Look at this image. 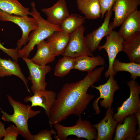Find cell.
I'll use <instances>...</instances> for the list:
<instances>
[{
	"label": "cell",
	"mask_w": 140,
	"mask_h": 140,
	"mask_svg": "<svg viewBox=\"0 0 140 140\" xmlns=\"http://www.w3.org/2000/svg\"><path fill=\"white\" fill-rule=\"evenodd\" d=\"M104 69V66L97 68L82 79L64 85L51 110L48 117L50 126L60 123L70 115L81 116L95 96L87 93L88 89L99 80Z\"/></svg>",
	"instance_id": "obj_1"
},
{
	"label": "cell",
	"mask_w": 140,
	"mask_h": 140,
	"mask_svg": "<svg viewBox=\"0 0 140 140\" xmlns=\"http://www.w3.org/2000/svg\"><path fill=\"white\" fill-rule=\"evenodd\" d=\"M10 104L12 107L14 113L10 115L1 110L2 119L4 121L11 122L17 128L19 134L27 140H31L32 135L29 129L28 120L34 117L41 113L39 110H32L29 105H25L15 101L10 95H7Z\"/></svg>",
	"instance_id": "obj_2"
},
{
	"label": "cell",
	"mask_w": 140,
	"mask_h": 140,
	"mask_svg": "<svg viewBox=\"0 0 140 140\" xmlns=\"http://www.w3.org/2000/svg\"><path fill=\"white\" fill-rule=\"evenodd\" d=\"M31 6V15L37 20L38 27L30 33L28 43L22 49L18 50L19 58L22 57L28 58L37 44L47 39L55 31L63 30L60 26L52 24L43 18L36 8L34 2H32Z\"/></svg>",
	"instance_id": "obj_3"
},
{
	"label": "cell",
	"mask_w": 140,
	"mask_h": 140,
	"mask_svg": "<svg viewBox=\"0 0 140 140\" xmlns=\"http://www.w3.org/2000/svg\"><path fill=\"white\" fill-rule=\"evenodd\" d=\"M53 125L57 134L54 136L55 140H66L67 137L71 135L88 140H95L97 136V132L96 129L90 121L85 120H82L81 116H79L74 126H65L60 123H56Z\"/></svg>",
	"instance_id": "obj_4"
},
{
	"label": "cell",
	"mask_w": 140,
	"mask_h": 140,
	"mask_svg": "<svg viewBox=\"0 0 140 140\" xmlns=\"http://www.w3.org/2000/svg\"><path fill=\"white\" fill-rule=\"evenodd\" d=\"M127 84L130 89L129 96L117 108V112L114 114V118L118 123H122L125 117L140 111L139 84L137 81L132 79Z\"/></svg>",
	"instance_id": "obj_5"
},
{
	"label": "cell",
	"mask_w": 140,
	"mask_h": 140,
	"mask_svg": "<svg viewBox=\"0 0 140 140\" xmlns=\"http://www.w3.org/2000/svg\"><path fill=\"white\" fill-rule=\"evenodd\" d=\"M0 21L12 22L18 25L22 32L21 38L18 41L16 48L18 50L28 41L29 35L32 31L38 27L37 20L34 17L8 14L0 11Z\"/></svg>",
	"instance_id": "obj_6"
},
{
	"label": "cell",
	"mask_w": 140,
	"mask_h": 140,
	"mask_svg": "<svg viewBox=\"0 0 140 140\" xmlns=\"http://www.w3.org/2000/svg\"><path fill=\"white\" fill-rule=\"evenodd\" d=\"M85 28L83 24L70 34L69 39L67 45L62 55L76 58L87 55L93 57L92 53L88 48L84 33Z\"/></svg>",
	"instance_id": "obj_7"
},
{
	"label": "cell",
	"mask_w": 140,
	"mask_h": 140,
	"mask_svg": "<svg viewBox=\"0 0 140 140\" xmlns=\"http://www.w3.org/2000/svg\"><path fill=\"white\" fill-rule=\"evenodd\" d=\"M113 75L109 76L106 82L98 86L93 85L90 87L98 90L100 92L99 97L95 99L93 104L94 109L95 111L94 114L99 115L101 111L98 106V102L100 106L105 109L112 108L114 101L115 92L120 88L116 80Z\"/></svg>",
	"instance_id": "obj_8"
},
{
	"label": "cell",
	"mask_w": 140,
	"mask_h": 140,
	"mask_svg": "<svg viewBox=\"0 0 140 140\" xmlns=\"http://www.w3.org/2000/svg\"><path fill=\"white\" fill-rule=\"evenodd\" d=\"M106 37L105 43L102 46H99L97 49L99 51L105 50L108 54L109 66L104 74V76L107 79L110 75L115 76L116 74L117 73L113 69V64L118 54L122 51V44L124 40L118 32L113 30Z\"/></svg>",
	"instance_id": "obj_9"
},
{
	"label": "cell",
	"mask_w": 140,
	"mask_h": 140,
	"mask_svg": "<svg viewBox=\"0 0 140 140\" xmlns=\"http://www.w3.org/2000/svg\"><path fill=\"white\" fill-rule=\"evenodd\" d=\"M22 58L29 70V75L27 79L31 81L32 85L31 89L32 92L34 93L37 91L46 90L47 83L45 81V77L51 70L50 66H41L33 63L28 58Z\"/></svg>",
	"instance_id": "obj_10"
},
{
	"label": "cell",
	"mask_w": 140,
	"mask_h": 140,
	"mask_svg": "<svg viewBox=\"0 0 140 140\" xmlns=\"http://www.w3.org/2000/svg\"><path fill=\"white\" fill-rule=\"evenodd\" d=\"M113 11L111 9L106 12L104 22L101 25L85 37L88 48L91 52L92 53L98 48L102 39L114 29L111 23H109Z\"/></svg>",
	"instance_id": "obj_11"
},
{
	"label": "cell",
	"mask_w": 140,
	"mask_h": 140,
	"mask_svg": "<svg viewBox=\"0 0 140 140\" xmlns=\"http://www.w3.org/2000/svg\"><path fill=\"white\" fill-rule=\"evenodd\" d=\"M140 4V0H116L112 8L115 13L113 21L111 22L114 29L121 25Z\"/></svg>",
	"instance_id": "obj_12"
},
{
	"label": "cell",
	"mask_w": 140,
	"mask_h": 140,
	"mask_svg": "<svg viewBox=\"0 0 140 140\" xmlns=\"http://www.w3.org/2000/svg\"><path fill=\"white\" fill-rule=\"evenodd\" d=\"M112 108L107 109L105 117L97 123L92 125L96 129L97 135L95 140H111L117 122L113 117Z\"/></svg>",
	"instance_id": "obj_13"
},
{
	"label": "cell",
	"mask_w": 140,
	"mask_h": 140,
	"mask_svg": "<svg viewBox=\"0 0 140 140\" xmlns=\"http://www.w3.org/2000/svg\"><path fill=\"white\" fill-rule=\"evenodd\" d=\"M34 94L31 96L25 97L23 100L24 102L26 103L31 102V107L37 106L42 107L48 117L51 108L56 98V93L53 90H45L37 91Z\"/></svg>",
	"instance_id": "obj_14"
},
{
	"label": "cell",
	"mask_w": 140,
	"mask_h": 140,
	"mask_svg": "<svg viewBox=\"0 0 140 140\" xmlns=\"http://www.w3.org/2000/svg\"><path fill=\"white\" fill-rule=\"evenodd\" d=\"M137 119L135 114L129 115L124 119L122 124L118 123L115 130L114 140H134L137 135Z\"/></svg>",
	"instance_id": "obj_15"
},
{
	"label": "cell",
	"mask_w": 140,
	"mask_h": 140,
	"mask_svg": "<svg viewBox=\"0 0 140 140\" xmlns=\"http://www.w3.org/2000/svg\"><path fill=\"white\" fill-rule=\"evenodd\" d=\"M41 11L47 16L48 22L60 26L70 15L65 0H59L52 6L42 9Z\"/></svg>",
	"instance_id": "obj_16"
},
{
	"label": "cell",
	"mask_w": 140,
	"mask_h": 140,
	"mask_svg": "<svg viewBox=\"0 0 140 140\" xmlns=\"http://www.w3.org/2000/svg\"><path fill=\"white\" fill-rule=\"evenodd\" d=\"M70 34L63 30L56 31L46 39L47 43L55 56L62 54L68 42Z\"/></svg>",
	"instance_id": "obj_17"
},
{
	"label": "cell",
	"mask_w": 140,
	"mask_h": 140,
	"mask_svg": "<svg viewBox=\"0 0 140 140\" xmlns=\"http://www.w3.org/2000/svg\"><path fill=\"white\" fill-rule=\"evenodd\" d=\"M122 51L126 53L130 62L140 63V31L123 40Z\"/></svg>",
	"instance_id": "obj_18"
},
{
	"label": "cell",
	"mask_w": 140,
	"mask_h": 140,
	"mask_svg": "<svg viewBox=\"0 0 140 140\" xmlns=\"http://www.w3.org/2000/svg\"><path fill=\"white\" fill-rule=\"evenodd\" d=\"M138 31H140V11L137 9L124 21L118 32L125 40Z\"/></svg>",
	"instance_id": "obj_19"
},
{
	"label": "cell",
	"mask_w": 140,
	"mask_h": 140,
	"mask_svg": "<svg viewBox=\"0 0 140 140\" xmlns=\"http://www.w3.org/2000/svg\"><path fill=\"white\" fill-rule=\"evenodd\" d=\"M13 75L20 78L25 84L28 91L30 92L28 86V80L22 72L17 62L10 59H3L0 57V78Z\"/></svg>",
	"instance_id": "obj_20"
},
{
	"label": "cell",
	"mask_w": 140,
	"mask_h": 140,
	"mask_svg": "<svg viewBox=\"0 0 140 140\" xmlns=\"http://www.w3.org/2000/svg\"><path fill=\"white\" fill-rule=\"evenodd\" d=\"M105 63L104 59L100 55L91 57L83 55L75 58L74 69L90 73L97 66H103Z\"/></svg>",
	"instance_id": "obj_21"
},
{
	"label": "cell",
	"mask_w": 140,
	"mask_h": 140,
	"mask_svg": "<svg viewBox=\"0 0 140 140\" xmlns=\"http://www.w3.org/2000/svg\"><path fill=\"white\" fill-rule=\"evenodd\" d=\"M78 8L88 20L98 19L101 17L100 4L98 0H77Z\"/></svg>",
	"instance_id": "obj_22"
},
{
	"label": "cell",
	"mask_w": 140,
	"mask_h": 140,
	"mask_svg": "<svg viewBox=\"0 0 140 140\" xmlns=\"http://www.w3.org/2000/svg\"><path fill=\"white\" fill-rule=\"evenodd\" d=\"M36 45L37 47L36 53L30 59L33 62L44 66L54 60L56 56L52 53L46 41L43 40Z\"/></svg>",
	"instance_id": "obj_23"
},
{
	"label": "cell",
	"mask_w": 140,
	"mask_h": 140,
	"mask_svg": "<svg viewBox=\"0 0 140 140\" xmlns=\"http://www.w3.org/2000/svg\"><path fill=\"white\" fill-rule=\"evenodd\" d=\"M0 11L23 16L31 15L29 9L23 6L18 0H0Z\"/></svg>",
	"instance_id": "obj_24"
},
{
	"label": "cell",
	"mask_w": 140,
	"mask_h": 140,
	"mask_svg": "<svg viewBox=\"0 0 140 140\" xmlns=\"http://www.w3.org/2000/svg\"><path fill=\"white\" fill-rule=\"evenodd\" d=\"M113 69L116 72L124 71L129 72L130 78L135 80L138 77H140V63L130 62L128 63L121 62L115 59L114 62Z\"/></svg>",
	"instance_id": "obj_25"
},
{
	"label": "cell",
	"mask_w": 140,
	"mask_h": 140,
	"mask_svg": "<svg viewBox=\"0 0 140 140\" xmlns=\"http://www.w3.org/2000/svg\"><path fill=\"white\" fill-rule=\"evenodd\" d=\"M85 18L79 14L72 13L64 20L60 26L63 31L70 34L83 24Z\"/></svg>",
	"instance_id": "obj_26"
},
{
	"label": "cell",
	"mask_w": 140,
	"mask_h": 140,
	"mask_svg": "<svg viewBox=\"0 0 140 140\" xmlns=\"http://www.w3.org/2000/svg\"><path fill=\"white\" fill-rule=\"evenodd\" d=\"M75 58L63 56L58 61L55 66L54 75L62 77L67 75L74 69Z\"/></svg>",
	"instance_id": "obj_27"
},
{
	"label": "cell",
	"mask_w": 140,
	"mask_h": 140,
	"mask_svg": "<svg viewBox=\"0 0 140 140\" xmlns=\"http://www.w3.org/2000/svg\"><path fill=\"white\" fill-rule=\"evenodd\" d=\"M57 132L52 128L51 130H42L36 135H32L31 140H52V135H55Z\"/></svg>",
	"instance_id": "obj_28"
},
{
	"label": "cell",
	"mask_w": 140,
	"mask_h": 140,
	"mask_svg": "<svg viewBox=\"0 0 140 140\" xmlns=\"http://www.w3.org/2000/svg\"><path fill=\"white\" fill-rule=\"evenodd\" d=\"M101 10V19L104 17L105 14L107 11L112 9L116 0H98Z\"/></svg>",
	"instance_id": "obj_29"
},
{
	"label": "cell",
	"mask_w": 140,
	"mask_h": 140,
	"mask_svg": "<svg viewBox=\"0 0 140 140\" xmlns=\"http://www.w3.org/2000/svg\"><path fill=\"white\" fill-rule=\"evenodd\" d=\"M6 134L3 140H16L19 134L17 127L14 125H11L6 129Z\"/></svg>",
	"instance_id": "obj_30"
},
{
	"label": "cell",
	"mask_w": 140,
	"mask_h": 140,
	"mask_svg": "<svg viewBox=\"0 0 140 140\" xmlns=\"http://www.w3.org/2000/svg\"><path fill=\"white\" fill-rule=\"evenodd\" d=\"M0 50L10 56L12 59L18 62L19 59L18 57V50L16 48H8L4 47L0 41Z\"/></svg>",
	"instance_id": "obj_31"
},
{
	"label": "cell",
	"mask_w": 140,
	"mask_h": 140,
	"mask_svg": "<svg viewBox=\"0 0 140 140\" xmlns=\"http://www.w3.org/2000/svg\"><path fill=\"white\" fill-rule=\"evenodd\" d=\"M135 114L137 119V124L138 125V128L137 130V135L135 139L139 140L140 139V111Z\"/></svg>",
	"instance_id": "obj_32"
},
{
	"label": "cell",
	"mask_w": 140,
	"mask_h": 140,
	"mask_svg": "<svg viewBox=\"0 0 140 140\" xmlns=\"http://www.w3.org/2000/svg\"><path fill=\"white\" fill-rule=\"evenodd\" d=\"M6 132L3 123L0 121V140L6 135Z\"/></svg>",
	"instance_id": "obj_33"
}]
</instances>
